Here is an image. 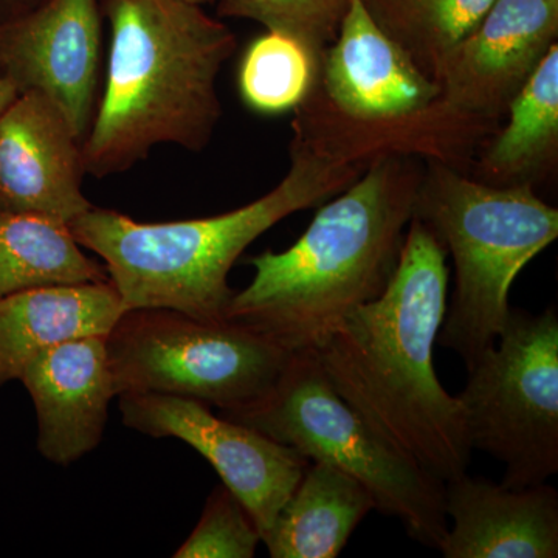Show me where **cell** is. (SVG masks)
<instances>
[{
	"label": "cell",
	"instance_id": "obj_18",
	"mask_svg": "<svg viewBox=\"0 0 558 558\" xmlns=\"http://www.w3.org/2000/svg\"><path fill=\"white\" fill-rule=\"evenodd\" d=\"M371 510L374 499L360 481L311 461L263 543L271 558H336Z\"/></svg>",
	"mask_w": 558,
	"mask_h": 558
},
{
	"label": "cell",
	"instance_id": "obj_19",
	"mask_svg": "<svg viewBox=\"0 0 558 558\" xmlns=\"http://www.w3.org/2000/svg\"><path fill=\"white\" fill-rule=\"evenodd\" d=\"M505 119L476 153V179L494 186L534 185L557 165L558 44L510 101Z\"/></svg>",
	"mask_w": 558,
	"mask_h": 558
},
{
	"label": "cell",
	"instance_id": "obj_11",
	"mask_svg": "<svg viewBox=\"0 0 558 558\" xmlns=\"http://www.w3.org/2000/svg\"><path fill=\"white\" fill-rule=\"evenodd\" d=\"M557 38L558 0H495L440 64L435 75L440 98L501 123Z\"/></svg>",
	"mask_w": 558,
	"mask_h": 558
},
{
	"label": "cell",
	"instance_id": "obj_13",
	"mask_svg": "<svg viewBox=\"0 0 558 558\" xmlns=\"http://www.w3.org/2000/svg\"><path fill=\"white\" fill-rule=\"evenodd\" d=\"M83 142L40 92H22L0 113V213L69 227L94 205L83 194Z\"/></svg>",
	"mask_w": 558,
	"mask_h": 558
},
{
	"label": "cell",
	"instance_id": "obj_7",
	"mask_svg": "<svg viewBox=\"0 0 558 558\" xmlns=\"http://www.w3.org/2000/svg\"><path fill=\"white\" fill-rule=\"evenodd\" d=\"M117 396H179L234 413L277 384L292 352L236 323L128 310L106 336Z\"/></svg>",
	"mask_w": 558,
	"mask_h": 558
},
{
	"label": "cell",
	"instance_id": "obj_5",
	"mask_svg": "<svg viewBox=\"0 0 558 558\" xmlns=\"http://www.w3.org/2000/svg\"><path fill=\"white\" fill-rule=\"evenodd\" d=\"M454 263V292L440 347L470 368L497 343L520 271L558 238V209L534 185L494 186L439 161H427L414 215Z\"/></svg>",
	"mask_w": 558,
	"mask_h": 558
},
{
	"label": "cell",
	"instance_id": "obj_15",
	"mask_svg": "<svg viewBox=\"0 0 558 558\" xmlns=\"http://www.w3.org/2000/svg\"><path fill=\"white\" fill-rule=\"evenodd\" d=\"M38 418V450L68 465L100 446L117 389L106 337H80L32 360L21 379Z\"/></svg>",
	"mask_w": 558,
	"mask_h": 558
},
{
	"label": "cell",
	"instance_id": "obj_10",
	"mask_svg": "<svg viewBox=\"0 0 558 558\" xmlns=\"http://www.w3.org/2000/svg\"><path fill=\"white\" fill-rule=\"evenodd\" d=\"M101 53L98 0H49L0 25V73L17 94L47 95L84 143L95 117Z\"/></svg>",
	"mask_w": 558,
	"mask_h": 558
},
{
	"label": "cell",
	"instance_id": "obj_20",
	"mask_svg": "<svg viewBox=\"0 0 558 558\" xmlns=\"http://www.w3.org/2000/svg\"><path fill=\"white\" fill-rule=\"evenodd\" d=\"M109 281L64 223L0 213V300L25 290Z\"/></svg>",
	"mask_w": 558,
	"mask_h": 558
},
{
	"label": "cell",
	"instance_id": "obj_1",
	"mask_svg": "<svg viewBox=\"0 0 558 558\" xmlns=\"http://www.w3.org/2000/svg\"><path fill=\"white\" fill-rule=\"evenodd\" d=\"M446 259L435 234L413 216L384 293L311 351L337 395L377 435L444 483L468 473L472 459L461 403L433 362L447 311Z\"/></svg>",
	"mask_w": 558,
	"mask_h": 558
},
{
	"label": "cell",
	"instance_id": "obj_22",
	"mask_svg": "<svg viewBox=\"0 0 558 558\" xmlns=\"http://www.w3.org/2000/svg\"><path fill=\"white\" fill-rule=\"evenodd\" d=\"M319 61L299 40L267 32L253 40L240 70L242 98L263 113L295 109L318 81Z\"/></svg>",
	"mask_w": 558,
	"mask_h": 558
},
{
	"label": "cell",
	"instance_id": "obj_16",
	"mask_svg": "<svg viewBox=\"0 0 558 558\" xmlns=\"http://www.w3.org/2000/svg\"><path fill=\"white\" fill-rule=\"evenodd\" d=\"M446 558L558 557V492L546 483L510 488L464 473L446 483Z\"/></svg>",
	"mask_w": 558,
	"mask_h": 558
},
{
	"label": "cell",
	"instance_id": "obj_2",
	"mask_svg": "<svg viewBox=\"0 0 558 558\" xmlns=\"http://www.w3.org/2000/svg\"><path fill=\"white\" fill-rule=\"evenodd\" d=\"M424 168L414 157L371 161L326 202L292 247L248 259L255 277L234 290L227 322L289 352L315 351L352 314L379 299L398 269Z\"/></svg>",
	"mask_w": 558,
	"mask_h": 558
},
{
	"label": "cell",
	"instance_id": "obj_26",
	"mask_svg": "<svg viewBox=\"0 0 558 558\" xmlns=\"http://www.w3.org/2000/svg\"><path fill=\"white\" fill-rule=\"evenodd\" d=\"M185 2L194 3V5L202 7V3L211 2V0H185Z\"/></svg>",
	"mask_w": 558,
	"mask_h": 558
},
{
	"label": "cell",
	"instance_id": "obj_9",
	"mask_svg": "<svg viewBox=\"0 0 558 558\" xmlns=\"http://www.w3.org/2000/svg\"><path fill=\"white\" fill-rule=\"evenodd\" d=\"M119 398L126 427L157 439L178 438L193 447L241 499L260 539L269 537L310 459L258 429L213 413L211 407L199 400L157 392Z\"/></svg>",
	"mask_w": 558,
	"mask_h": 558
},
{
	"label": "cell",
	"instance_id": "obj_3",
	"mask_svg": "<svg viewBox=\"0 0 558 558\" xmlns=\"http://www.w3.org/2000/svg\"><path fill=\"white\" fill-rule=\"evenodd\" d=\"M108 80L83 143L86 172L130 170L163 143L199 153L218 126L220 69L236 36L185 0H105Z\"/></svg>",
	"mask_w": 558,
	"mask_h": 558
},
{
	"label": "cell",
	"instance_id": "obj_12",
	"mask_svg": "<svg viewBox=\"0 0 558 558\" xmlns=\"http://www.w3.org/2000/svg\"><path fill=\"white\" fill-rule=\"evenodd\" d=\"M293 112L292 143L325 159L366 167L379 157L403 156L468 172L483 143L501 126L462 112L442 98L413 116L352 120L329 108L315 86Z\"/></svg>",
	"mask_w": 558,
	"mask_h": 558
},
{
	"label": "cell",
	"instance_id": "obj_21",
	"mask_svg": "<svg viewBox=\"0 0 558 558\" xmlns=\"http://www.w3.org/2000/svg\"><path fill=\"white\" fill-rule=\"evenodd\" d=\"M495 0H362L389 39L405 51L428 78L483 20Z\"/></svg>",
	"mask_w": 558,
	"mask_h": 558
},
{
	"label": "cell",
	"instance_id": "obj_4",
	"mask_svg": "<svg viewBox=\"0 0 558 558\" xmlns=\"http://www.w3.org/2000/svg\"><path fill=\"white\" fill-rule=\"evenodd\" d=\"M366 165L325 159L290 143V170L260 199L213 218L145 223L92 207L69 223L83 248L105 260L126 310H171L223 322L229 275L260 234L293 213L347 190Z\"/></svg>",
	"mask_w": 558,
	"mask_h": 558
},
{
	"label": "cell",
	"instance_id": "obj_17",
	"mask_svg": "<svg viewBox=\"0 0 558 558\" xmlns=\"http://www.w3.org/2000/svg\"><path fill=\"white\" fill-rule=\"evenodd\" d=\"M128 311L109 281L25 290L0 300V388L20 380L44 351L80 337H106Z\"/></svg>",
	"mask_w": 558,
	"mask_h": 558
},
{
	"label": "cell",
	"instance_id": "obj_6",
	"mask_svg": "<svg viewBox=\"0 0 558 558\" xmlns=\"http://www.w3.org/2000/svg\"><path fill=\"white\" fill-rule=\"evenodd\" d=\"M220 414L360 481L374 510L400 521L422 545L438 549L446 537V483L377 435L337 395L314 352H292L266 398Z\"/></svg>",
	"mask_w": 558,
	"mask_h": 558
},
{
	"label": "cell",
	"instance_id": "obj_23",
	"mask_svg": "<svg viewBox=\"0 0 558 558\" xmlns=\"http://www.w3.org/2000/svg\"><path fill=\"white\" fill-rule=\"evenodd\" d=\"M349 0H219V14L259 22L269 32L299 40L322 62L337 39Z\"/></svg>",
	"mask_w": 558,
	"mask_h": 558
},
{
	"label": "cell",
	"instance_id": "obj_24",
	"mask_svg": "<svg viewBox=\"0 0 558 558\" xmlns=\"http://www.w3.org/2000/svg\"><path fill=\"white\" fill-rule=\"evenodd\" d=\"M260 534L241 499L226 484L209 494L197 526L175 558H252Z\"/></svg>",
	"mask_w": 558,
	"mask_h": 558
},
{
	"label": "cell",
	"instance_id": "obj_14",
	"mask_svg": "<svg viewBox=\"0 0 558 558\" xmlns=\"http://www.w3.org/2000/svg\"><path fill=\"white\" fill-rule=\"evenodd\" d=\"M315 89L340 116L362 121L413 116L440 98L438 83L377 27L362 0H349L339 35L323 53Z\"/></svg>",
	"mask_w": 558,
	"mask_h": 558
},
{
	"label": "cell",
	"instance_id": "obj_25",
	"mask_svg": "<svg viewBox=\"0 0 558 558\" xmlns=\"http://www.w3.org/2000/svg\"><path fill=\"white\" fill-rule=\"evenodd\" d=\"M17 95L20 94H17L16 87L0 73V113L5 110L7 106H9Z\"/></svg>",
	"mask_w": 558,
	"mask_h": 558
},
{
	"label": "cell",
	"instance_id": "obj_8",
	"mask_svg": "<svg viewBox=\"0 0 558 558\" xmlns=\"http://www.w3.org/2000/svg\"><path fill=\"white\" fill-rule=\"evenodd\" d=\"M457 396L470 449L506 465L502 486L546 483L558 472V314L510 310L497 343L468 369Z\"/></svg>",
	"mask_w": 558,
	"mask_h": 558
}]
</instances>
